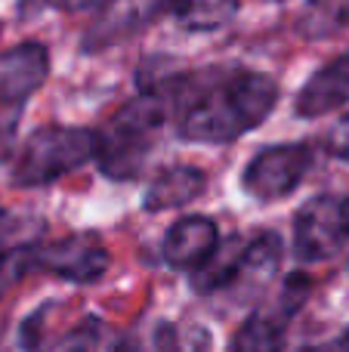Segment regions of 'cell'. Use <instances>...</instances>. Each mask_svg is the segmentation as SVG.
Instances as JSON below:
<instances>
[{"label":"cell","instance_id":"obj_1","mask_svg":"<svg viewBox=\"0 0 349 352\" xmlns=\"http://www.w3.org/2000/svg\"><path fill=\"white\" fill-rule=\"evenodd\" d=\"M155 96L185 99L177 133L198 146H226L257 130L278 102V84L263 72H229L198 84L192 74L164 78Z\"/></svg>","mask_w":349,"mask_h":352},{"label":"cell","instance_id":"obj_2","mask_svg":"<svg viewBox=\"0 0 349 352\" xmlns=\"http://www.w3.org/2000/svg\"><path fill=\"white\" fill-rule=\"evenodd\" d=\"M170 115V102L155 93H139L96 130V164L109 179H136L155 148L161 127Z\"/></svg>","mask_w":349,"mask_h":352},{"label":"cell","instance_id":"obj_3","mask_svg":"<svg viewBox=\"0 0 349 352\" xmlns=\"http://www.w3.org/2000/svg\"><path fill=\"white\" fill-rule=\"evenodd\" d=\"M282 263V238L260 232L254 238H223L201 269L192 272V287L204 297L210 294H260L272 285Z\"/></svg>","mask_w":349,"mask_h":352},{"label":"cell","instance_id":"obj_4","mask_svg":"<svg viewBox=\"0 0 349 352\" xmlns=\"http://www.w3.org/2000/svg\"><path fill=\"white\" fill-rule=\"evenodd\" d=\"M96 158V130L43 124L12 155V186L37 188L62 179L65 173Z\"/></svg>","mask_w":349,"mask_h":352},{"label":"cell","instance_id":"obj_5","mask_svg":"<svg viewBox=\"0 0 349 352\" xmlns=\"http://www.w3.org/2000/svg\"><path fill=\"white\" fill-rule=\"evenodd\" d=\"M349 244V195H315L294 217V254L300 263H328Z\"/></svg>","mask_w":349,"mask_h":352},{"label":"cell","instance_id":"obj_6","mask_svg":"<svg viewBox=\"0 0 349 352\" xmlns=\"http://www.w3.org/2000/svg\"><path fill=\"white\" fill-rule=\"evenodd\" d=\"M309 167H313V148L303 142H278L247 161L241 188L260 204L282 201L306 179Z\"/></svg>","mask_w":349,"mask_h":352},{"label":"cell","instance_id":"obj_7","mask_svg":"<svg viewBox=\"0 0 349 352\" xmlns=\"http://www.w3.org/2000/svg\"><path fill=\"white\" fill-rule=\"evenodd\" d=\"M111 254L96 232H71L49 244H34V269L71 285H93L109 272Z\"/></svg>","mask_w":349,"mask_h":352},{"label":"cell","instance_id":"obj_8","mask_svg":"<svg viewBox=\"0 0 349 352\" xmlns=\"http://www.w3.org/2000/svg\"><path fill=\"white\" fill-rule=\"evenodd\" d=\"M306 291L309 287H306V281H303L300 275L288 278L275 303L251 312L247 322L235 331L232 343H229V352H282L284 349V337H288L291 316L303 306Z\"/></svg>","mask_w":349,"mask_h":352},{"label":"cell","instance_id":"obj_9","mask_svg":"<svg viewBox=\"0 0 349 352\" xmlns=\"http://www.w3.org/2000/svg\"><path fill=\"white\" fill-rule=\"evenodd\" d=\"M49 78V53L41 41H25L0 53V105H22Z\"/></svg>","mask_w":349,"mask_h":352},{"label":"cell","instance_id":"obj_10","mask_svg":"<svg viewBox=\"0 0 349 352\" xmlns=\"http://www.w3.org/2000/svg\"><path fill=\"white\" fill-rule=\"evenodd\" d=\"M220 229L210 217H183L167 229L164 244H161V256L167 266L173 269H201L204 263L214 256L220 248Z\"/></svg>","mask_w":349,"mask_h":352},{"label":"cell","instance_id":"obj_11","mask_svg":"<svg viewBox=\"0 0 349 352\" xmlns=\"http://www.w3.org/2000/svg\"><path fill=\"white\" fill-rule=\"evenodd\" d=\"M346 102H349V53H340L309 74V80L300 87V93L294 99V115L322 118L344 109Z\"/></svg>","mask_w":349,"mask_h":352},{"label":"cell","instance_id":"obj_12","mask_svg":"<svg viewBox=\"0 0 349 352\" xmlns=\"http://www.w3.org/2000/svg\"><path fill=\"white\" fill-rule=\"evenodd\" d=\"M170 6L164 3H111L99 10V19L87 28L84 34V50L96 53V50L115 47L124 37H133L136 31H142L148 22H155L158 16H167Z\"/></svg>","mask_w":349,"mask_h":352},{"label":"cell","instance_id":"obj_13","mask_svg":"<svg viewBox=\"0 0 349 352\" xmlns=\"http://www.w3.org/2000/svg\"><path fill=\"white\" fill-rule=\"evenodd\" d=\"M204 188H207V173H204L201 167L173 164V167H164V170L155 173V179L148 182V188H146L142 207L152 213L173 210V207H183V204H189V201H195Z\"/></svg>","mask_w":349,"mask_h":352},{"label":"cell","instance_id":"obj_14","mask_svg":"<svg viewBox=\"0 0 349 352\" xmlns=\"http://www.w3.org/2000/svg\"><path fill=\"white\" fill-rule=\"evenodd\" d=\"M349 28V0H322L300 10L294 31L303 41H328Z\"/></svg>","mask_w":349,"mask_h":352},{"label":"cell","instance_id":"obj_15","mask_svg":"<svg viewBox=\"0 0 349 352\" xmlns=\"http://www.w3.org/2000/svg\"><path fill=\"white\" fill-rule=\"evenodd\" d=\"M167 16L177 19L183 31H220L238 16V3H214V0H198V3L170 6Z\"/></svg>","mask_w":349,"mask_h":352},{"label":"cell","instance_id":"obj_16","mask_svg":"<svg viewBox=\"0 0 349 352\" xmlns=\"http://www.w3.org/2000/svg\"><path fill=\"white\" fill-rule=\"evenodd\" d=\"M115 352H177V331L170 322H139L124 334Z\"/></svg>","mask_w":349,"mask_h":352},{"label":"cell","instance_id":"obj_17","mask_svg":"<svg viewBox=\"0 0 349 352\" xmlns=\"http://www.w3.org/2000/svg\"><path fill=\"white\" fill-rule=\"evenodd\" d=\"M34 269V244H10L0 250V300Z\"/></svg>","mask_w":349,"mask_h":352},{"label":"cell","instance_id":"obj_18","mask_svg":"<svg viewBox=\"0 0 349 352\" xmlns=\"http://www.w3.org/2000/svg\"><path fill=\"white\" fill-rule=\"evenodd\" d=\"M99 349V322L96 318H84L78 328L59 334L56 340L41 343L31 352H96Z\"/></svg>","mask_w":349,"mask_h":352},{"label":"cell","instance_id":"obj_19","mask_svg":"<svg viewBox=\"0 0 349 352\" xmlns=\"http://www.w3.org/2000/svg\"><path fill=\"white\" fill-rule=\"evenodd\" d=\"M325 148L334 158L349 161V111L331 127V133H328V140H325Z\"/></svg>","mask_w":349,"mask_h":352},{"label":"cell","instance_id":"obj_20","mask_svg":"<svg viewBox=\"0 0 349 352\" xmlns=\"http://www.w3.org/2000/svg\"><path fill=\"white\" fill-rule=\"evenodd\" d=\"M16 140V115H0V161H6Z\"/></svg>","mask_w":349,"mask_h":352},{"label":"cell","instance_id":"obj_21","mask_svg":"<svg viewBox=\"0 0 349 352\" xmlns=\"http://www.w3.org/2000/svg\"><path fill=\"white\" fill-rule=\"evenodd\" d=\"M303 352H349V331H344V334L334 337V340H325V343H315V346H306Z\"/></svg>","mask_w":349,"mask_h":352},{"label":"cell","instance_id":"obj_22","mask_svg":"<svg viewBox=\"0 0 349 352\" xmlns=\"http://www.w3.org/2000/svg\"><path fill=\"white\" fill-rule=\"evenodd\" d=\"M16 217H12L10 210H3V207H0V250L3 248H10V238H12V232H16Z\"/></svg>","mask_w":349,"mask_h":352}]
</instances>
